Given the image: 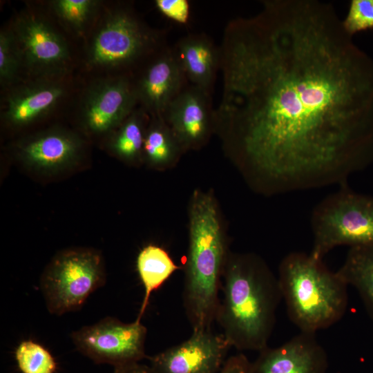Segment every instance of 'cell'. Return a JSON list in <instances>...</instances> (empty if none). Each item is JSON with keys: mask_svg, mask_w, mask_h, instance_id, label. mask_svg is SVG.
<instances>
[{"mask_svg": "<svg viewBox=\"0 0 373 373\" xmlns=\"http://www.w3.org/2000/svg\"><path fill=\"white\" fill-rule=\"evenodd\" d=\"M262 5L224 29L215 131L265 193L347 184L373 163V59L330 3Z\"/></svg>", "mask_w": 373, "mask_h": 373, "instance_id": "1", "label": "cell"}, {"mask_svg": "<svg viewBox=\"0 0 373 373\" xmlns=\"http://www.w3.org/2000/svg\"><path fill=\"white\" fill-rule=\"evenodd\" d=\"M216 321L231 347L258 351L267 347L282 298L276 278L254 254L229 255Z\"/></svg>", "mask_w": 373, "mask_h": 373, "instance_id": "2", "label": "cell"}, {"mask_svg": "<svg viewBox=\"0 0 373 373\" xmlns=\"http://www.w3.org/2000/svg\"><path fill=\"white\" fill-rule=\"evenodd\" d=\"M189 216L183 305L193 330L211 329L216 321L222 275L229 256L227 242L211 193L195 190Z\"/></svg>", "mask_w": 373, "mask_h": 373, "instance_id": "3", "label": "cell"}, {"mask_svg": "<svg viewBox=\"0 0 373 373\" xmlns=\"http://www.w3.org/2000/svg\"><path fill=\"white\" fill-rule=\"evenodd\" d=\"M278 281L288 316L300 332L328 328L346 312L348 285L310 253L287 254L279 265Z\"/></svg>", "mask_w": 373, "mask_h": 373, "instance_id": "4", "label": "cell"}, {"mask_svg": "<svg viewBox=\"0 0 373 373\" xmlns=\"http://www.w3.org/2000/svg\"><path fill=\"white\" fill-rule=\"evenodd\" d=\"M313 247L318 259L341 245H373V197L355 193L347 185L325 198L311 217Z\"/></svg>", "mask_w": 373, "mask_h": 373, "instance_id": "5", "label": "cell"}, {"mask_svg": "<svg viewBox=\"0 0 373 373\" xmlns=\"http://www.w3.org/2000/svg\"><path fill=\"white\" fill-rule=\"evenodd\" d=\"M105 282L100 254L76 249L64 251L52 260L41 277L40 289L48 311L60 316L79 309Z\"/></svg>", "mask_w": 373, "mask_h": 373, "instance_id": "6", "label": "cell"}, {"mask_svg": "<svg viewBox=\"0 0 373 373\" xmlns=\"http://www.w3.org/2000/svg\"><path fill=\"white\" fill-rule=\"evenodd\" d=\"M163 36L150 29L129 10L108 13L94 33L87 51L94 67L124 68L164 48Z\"/></svg>", "mask_w": 373, "mask_h": 373, "instance_id": "7", "label": "cell"}, {"mask_svg": "<svg viewBox=\"0 0 373 373\" xmlns=\"http://www.w3.org/2000/svg\"><path fill=\"white\" fill-rule=\"evenodd\" d=\"M146 334L140 319L125 323L107 316L73 332L71 338L77 350L95 363L116 367L146 357Z\"/></svg>", "mask_w": 373, "mask_h": 373, "instance_id": "8", "label": "cell"}, {"mask_svg": "<svg viewBox=\"0 0 373 373\" xmlns=\"http://www.w3.org/2000/svg\"><path fill=\"white\" fill-rule=\"evenodd\" d=\"M22 64L40 77H52L64 72L69 63L68 45L46 20L34 15L19 17L12 30Z\"/></svg>", "mask_w": 373, "mask_h": 373, "instance_id": "9", "label": "cell"}, {"mask_svg": "<svg viewBox=\"0 0 373 373\" xmlns=\"http://www.w3.org/2000/svg\"><path fill=\"white\" fill-rule=\"evenodd\" d=\"M231 345L211 329L193 330L182 343L149 357L155 373H218Z\"/></svg>", "mask_w": 373, "mask_h": 373, "instance_id": "10", "label": "cell"}, {"mask_svg": "<svg viewBox=\"0 0 373 373\" xmlns=\"http://www.w3.org/2000/svg\"><path fill=\"white\" fill-rule=\"evenodd\" d=\"M134 83L126 76L98 80L86 90L81 106L84 126L94 133L117 128L137 108Z\"/></svg>", "mask_w": 373, "mask_h": 373, "instance_id": "11", "label": "cell"}, {"mask_svg": "<svg viewBox=\"0 0 373 373\" xmlns=\"http://www.w3.org/2000/svg\"><path fill=\"white\" fill-rule=\"evenodd\" d=\"M187 82L173 48L165 46L152 57L134 83L138 103L151 117H164Z\"/></svg>", "mask_w": 373, "mask_h": 373, "instance_id": "12", "label": "cell"}, {"mask_svg": "<svg viewBox=\"0 0 373 373\" xmlns=\"http://www.w3.org/2000/svg\"><path fill=\"white\" fill-rule=\"evenodd\" d=\"M211 95L190 84L168 107L164 119L184 151L198 149L215 131Z\"/></svg>", "mask_w": 373, "mask_h": 373, "instance_id": "13", "label": "cell"}, {"mask_svg": "<svg viewBox=\"0 0 373 373\" xmlns=\"http://www.w3.org/2000/svg\"><path fill=\"white\" fill-rule=\"evenodd\" d=\"M315 334L300 332L275 347L259 352L250 373H327V355Z\"/></svg>", "mask_w": 373, "mask_h": 373, "instance_id": "14", "label": "cell"}, {"mask_svg": "<svg viewBox=\"0 0 373 373\" xmlns=\"http://www.w3.org/2000/svg\"><path fill=\"white\" fill-rule=\"evenodd\" d=\"M66 93L62 83L52 77H39L13 88L6 96L3 117L10 124L21 126L50 113Z\"/></svg>", "mask_w": 373, "mask_h": 373, "instance_id": "15", "label": "cell"}, {"mask_svg": "<svg viewBox=\"0 0 373 373\" xmlns=\"http://www.w3.org/2000/svg\"><path fill=\"white\" fill-rule=\"evenodd\" d=\"M173 48L187 80L211 95L220 69V48L203 33L184 36Z\"/></svg>", "mask_w": 373, "mask_h": 373, "instance_id": "16", "label": "cell"}, {"mask_svg": "<svg viewBox=\"0 0 373 373\" xmlns=\"http://www.w3.org/2000/svg\"><path fill=\"white\" fill-rule=\"evenodd\" d=\"M81 142L73 135L61 130L39 134L19 146V153L28 163L40 168H55L74 160Z\"/></svg>", "mask_w": 373, "mask_h": 373, "instance_id": "17", "label": "cell"}, {"mask_svg": "<svg viewBox=\"0 0 373 373\" xmlns=\"http://www.w3.org/2000/svg\"><path fill=\"white\" fill-rule=\"evenodd\" d=\"M136 268L144 289V299L137 318L141 320L151 293L159 289L180 267L164 249L149 245L138 254Z\"/></svg>", "mask_w": 373, "mask_h": 373, "instance_id": "18", "label": "cell"}, {"mask_svg": "<svg viewBox=\"0 0 373 373\" xmlns=\"http://www.w3.org/2000/svg\"><path fill=\"white\" fill-rule=\"evenodd\" d=\"M336 272L347 285L357 290L373 320V245L350 247Z\"/></svg>", "mask_w": 373, "mask_h": 373, "instance_id": "19", "label": "cell"}, {"mask_svg": "<svg viewBox=\"0 0 373 373\" xmlns=\"http://www.w3.org/2000/svg\"><path fill=\"white\" fill-rule=\"evenodd\" d=\"M184 151L165 119L151 117L145 133L143 158L158 169L169 168Z\"/></svg>", "mask_w": 373, "mask_h": 373, "instance_id": "20", "label": "cell"}, {"mask_svg": "<svg viewBox=\"0 0 373 373\" xmlns=\"http://www.w3.org/2000/svg\"><path fill=\"white\" fill-rule=\"evenodd\" d=\"M149 114L141 106L117 128L111 137L110 147L118 157L128 161L143 157L145 133L148 126Z\"/></svg>", "mask_w": 373, "mask_h": 373, "instance_id": "21", "label": "cell"}, {"mask_svg": "<svg viewBox=\"0 0 373 373\" xmlns=\"http://www.w3.org/2000/svg\"><path fill=\"white\" fill-rule=\"evenodd\" d=\"M17 367L21 373H55L57 363L51 353L31 340L21 341L15 351Z\"/></svg>", "mask_w": 373, "mask_h": 373, "instance_id": "22", "label": "cell"}, {"mask_svg": "<svg viewBox=\"0 0 373 373\" xmlns=\"http://www.w3.org/2000/svg\"><path fill=\"white\" fill-rule=\"evenodd\" d=\"M52 9L65 25L77 33H82L94 17L99 1L95 0H56Z\"/></svg>", "mask_w": 373, "mask_h": 373, "instance_id": "23", "label": "cell"}, {"mask_svg": "<svg viewBox=\"0 0 373 373\" xmlns=\"http://www.w3.org/2000/svg\"><path fill=\"white\" fill-rule=\"evenodd\" d=\"M22 65V59L12 30L0 33V82L2 86L11 85Z\"/></svg>", "mask_w": 373, "mask_h": 373, "instance_id": "24", "label": "cell"}, {"mask_svg": "<svg viewBox=\"0 0 373 373\" xmlns=\"http://www.w3.org/2000/svg\"><path fill=\"white\" fill-rule=\"evenodd\" d=\"M350 36L373 28V0H352L346 17L342 20Z\"/></svg>", "mask_w": 373, "mask_h": 373, "instance_id": "25", "label": "cell"}, {"mask_svg": "<svg viewBox=\"0 0 373 373\" xmlns=\"http://www.w3.org/2000/svg\"><path fill=\"white\" fill-rule=\"evenodd\" d=\"M155 5L165 17L179 23H186L189 17V5L185 0H156Z\"/></svg>", "mask_w": 373, "mask_h": 373, "instance_id": "26", "label": "cell"}, {"mask_svg": "<svg viewBox=\"0 0 373 373\" xmlns=\"http://www.w3.org/2000/svg\"><path fill=\"white\" fill-rule=\"evenodd\" d=\"M251 363L243 354L227 358L218 373H250Z\"/></svg>", "mask_w": 373, "mask_h": 373, "instance_id": "27", "label": "cell"}, {"mask_svg": "<svg viewBox=\"0 0 373 373\" xmlns=\"http://www.w3.org/2000/svg\"><path fill=\"white\" fill-rule=\"evenodd\" d=\"M112 373H155L151 366L140 362L114 367Z\"/></svg>", "mask_w": 373, "mask_h": 373, "instance_id": "28", "label": "cell"}]
</instances>
